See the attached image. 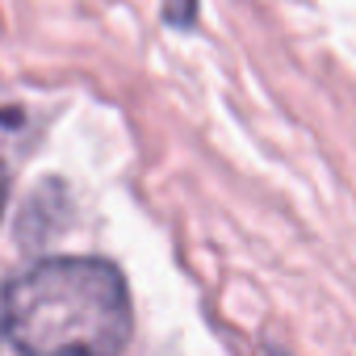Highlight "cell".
Masks as SVG:
<instances>
[{"mask_svg":"<svg viewBox=\"0 0 356 356\" xmlns=\"http://www.w3.org/2000/svg\"><path fill=\"white\" fill-rule=\"evenodd\" d=\"M5 331L26 356H118L130 293L105 260H42L5 289Z\"/></svg>","mask_w":356,"mask_h":356,"instance_id":"cell-1","label":"cell"},{"mask_svg":"<svg viewBox=\"0 0 356 356\" xmlns=\"http://www.w3.org/2000/svg\"><path fill=\"white\" fill-rule=\"evenodd\" d=\"M0 214H5V176H0Z\"/></svg>","mask_w":356,"mask_h":356,"instance_id":"cell-2","label":"cell"}]
</instances>
